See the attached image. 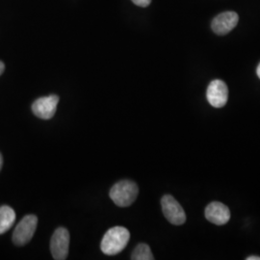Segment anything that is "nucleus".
Instances as JSON below:
<instances>
[{"label":"nucleus","instance_id":"f257e3e1","mask_svg":"<svg viewBox=\"0 0 260 260\" xmlns=\"http://www.w3.org/2000/svg\"><path fill=\"white\" fill-rule=\"evenodd\" d=\"M130 239V233L123 226H114L104 234L101 249L106 255H116L125 249Z\"/></svg>","mask_w":260,"mask_h":260},{"label":"nucleus","instance_id":"f03ea898","mask_svg":"<svg viewBox=\"0 0 260 260\" xmlns=\"http://www.w3.org/2000/svg\"><path fill=\"white\" fill-rule=\"evenodd\" d=\"M139 194L138 186L131 180H121L113 186L109 196L115 205L127 207L132 205Z\"/></svg>","mask_w":260,"mask_h":260},{"label":"nucleus","instance_id":"7ed1b4c3","mask_svg":"<svg viewBox=\"0 0 260 260\" xmlns=\"http://www.w3.org/2000/svg\"><path fill=\"white\" fill-rule=\"evenodd\" d=\"M38 218L35 215H27L18 223L13 233V242L17 246H24L33 238L36 232Z\"/></svg>","mask_w":260,"mask_h":260},{"label":"nucleus","instance_id":"20e7f679","mask_svg":"<svg viewBox=\"0 0 260 260\" xmlns=\"http://www.w3.org/2000/svg\"><path fill=\"white\" fill-rule=\"evenodd\" d=\"M162 211L168 221L175 225L186 222V214L177 200L171 195H165L161 200Z\"/></svg>","mask_w":260,"mask_h":260},{"label":"nucleus","instance_id":"39448f33","mask_svg":"<svg viewBox=\"0 0 260 260\" xmlns=\"http://www.w3.org/2000/svg\"><path fill=\"white\" fill-rule=\"evenodd\" d=\"M70 233L65 228H58L50 240V251L53 258L65 260L69 254Z\"/></svg>","mask_w":260,"mask_h":260},{"label":"nucleus","instance_id":"423d86ee","mask_svg":"<svg viewBox=\"0 0 260 260\" xmlns=\"http://www.w3.org/2000/svg\"><path fill=\"white\" fill-rule=\"evenodd\" d=\"M59 96L50 94L36 100L32 104L33 114L43 120H50L55 115Z\"/></svg>","mask_w":260,"mask_h":260},{"label":"nucleus","instance_id":"0eeeda50","mask_svg":"<svg viewBox=\"0 0 260 260\" xmlns=\"http://www.w3.org/2000/svg\"><path fill=\"white\" fill-rule=\"evenodd\" d=\"M208 103L215 108H222L229 99V89L226 84L220 79H215L209 84L206 92Z\"/></svg>","mask_w":260,"mask_h":260},{"label":"nucleus","instance_id":"6e6552de","mask_svg":"<svg viewBox=\"0 0 260 260\" xmlns=\"http://www.w3.org/2000/svg\"><path fill=\"white\" fill-rule=\"evenodd\" d=\"M205 218L210 223L223 225L225 224L231 219V211L226 205L219 202L210 203L205 208Z\"/></svg>","mask_w":260,"mask_h":260},{"label":"nucleus","instance_id":"1a4fd4ad","mask_svg":"<svg viewBox=\"0 0 260 260\" xmlns=\"http://www.w3.org/2000/svg\"><path fill=\"white\" fill-rule=\"evenodd\" d=\"M238 20L239 17L235 12H224L213 19L211 27L217 35H225L235 28Z\"/></svg>","mask_w":260,"mask_h":260},{"label":"nucleus","instance_id":"9d476101","mask_svg":"<svg viewBox=\"0 0 260 260\" xmlns=\"http://www.w3.org/2000/svg\"><path fill=\"white\" fill-rule=\"evenodd\" d=\"M16 221V213L8 205L0 207V234L7 233Z\"/></svg>","mask_w":260,"mask_h":260},{"label":"nucleus","instance_id":"9b49d317","mask_svg":"<svg viewBox=\"0 0 260 260\" xmlns=\"http://www.w3.org/2000/svg\"><path fill=\"white\" fill-rule=\"evenodd\" d=\"M132 260H153V254L150 251L149 245L147 244H139L131 254Z\"/></svg>","mask_w":260,"mask_h":260},{"label":"nucleus","instance_id":"f8f14e48","mask_svg":"<svg viewBox=\"0 0 260 260\" xmlns=\"http://www.w3.org/2000/svg\"><path fill=\"white\" fill-rule=\"evenodd\" d=\"M132 2L140 7H148L151 0H132Z\"/></svg>","mask_w":260,"mask_h":260},{"label":"nucleus","instance_id":"ddd939ff","mask_svg":"<svg viewBox=\"0 0 260 260\" xmlns=\"http://www.w3.org/2000/svg\"><path fill=\"white\" fill-rule=\"evenodd\" d=\"M4 70H5V65H4L3 62L0 61V75L4 73Z\"/></svg>","mask_w":260,"mask_h":260},{"label":"nucleus","instance_id":"4468645a","mask_svg":"<svg viewBox=\"0 0 260 260\" xmlns=\"http://www.w3.org/2000/svg\"><path fill=\"white\" fill-rule=\"evenodd\" d=\"M247 260H260V256H257V255H251V256H249V257H247L246 258Z\"/></svg>","mask_w":260,"mask_h":260},{"label":"nucleus","instance_id":"2eb2a0df","mask_svg":"<svg viewBox=\"0 0 260 260\" xmlns=\"http://www.w3.org/2000/svg\"><path fill=\"white\" fill-rule=\"evenodd\" d=\"M2 166H3V157H2V155H1V153H0V171H1V169H2Z\"/></svg>","mask_w":260,"mask_h":260},{"label":"nucleus","instance_id":"dca6fc26","mask_svg":"<svg viewBox=\"0 0 260 260\" xmlns=\"http://www.w3.org/2000/svg\"><path fill=\"white\" fill-rule=\"evenodd\" d=\"M256 74H257V76L260 78V63L258 67H257V70H256Z\"/></svg>","mask_w":260,"mask_h":260}]
</instances>
